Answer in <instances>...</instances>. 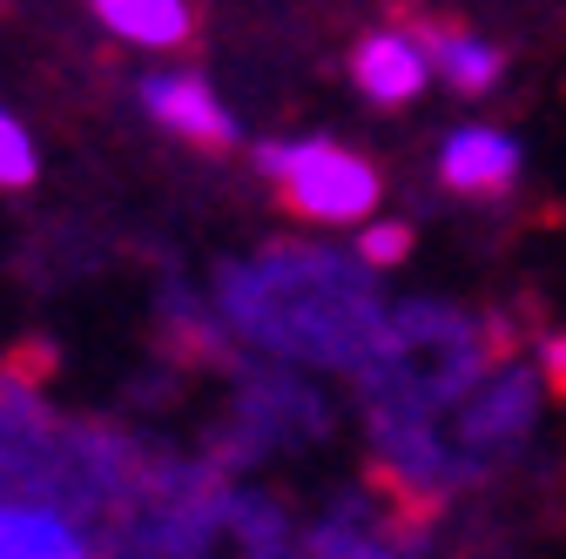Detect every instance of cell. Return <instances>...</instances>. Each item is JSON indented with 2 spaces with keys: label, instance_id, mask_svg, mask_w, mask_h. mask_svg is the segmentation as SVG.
Here are the masks:
<instances>
[{
  "label": "cell",
  "instance_id": "cell-3",
  "mask_svg": "<svg viewBox=\"0 0 566 559\" xmlns=\"http://www.w3.org/2000/svg\"><path fill=\"white\" fill-rule=\"evenodd\" d=\"M256 176L311 230H358L385 202L378 162L337 135H270V143H256Z\"/></svg>",
  "mask_w": 566,
  "mask_h": 559
},
{
  "label": "cell",
  "instance_id": "cell-7",
  "mask_svg": "<svg viewBox=\"0 0 566 559\" xmlns=\"http://www.w3.org/2000/svg\"><path fill=\"white\" fill-rule=\"evenodd\" d=\"M0 559H102V539L67 506L0 493Z\"/></svg>",
  "mask_w": 566,
  "mask_h": 559
},
{
  "label": "cell",
  "instance_id": "cell-5",
  "mask_svg": "<svg viewBox=\"0 0 566 559\" xmlns=\"http://www.w3.org/2000/svg\"><path fill=\"white\" fill-rule=\"evenodd\" d=\"M432 169H439V182H446L452 196L492 202V196L520 189V176H526V143H520L506 122H459V128L439 135Z\"/></svg>",
  "mask_w": 566,
  "mask_h": 559
},
{
  "label": "cell",
  "instance_id": "cell-1",
  "mask_svg": "<svg viewBox=\"0 0 566 559\" xmlns=\"http://www.w3.org/2000/svg\"><path fill=\"white\" fill-rule=\"evenodd\" d=\"M209 310L243 344L297 371H365L391 304L378 297V270L358 263V250L283 236L223 263L209 284Z\"/></svg>",
  "mask_w": 566,
  "mask_h": 559
},
{
  "label": "cell",
  "instance_id": "cell-4",
  "mask_svg": "<svg viewBox=\"0 0 566 559\" xmlns=\"http://www.w3.org/2000/svg\"><path fill=\"white\" fill-rule=\"evenodd\" d=\"M135 102L163 135H176L189 149H230L243 135V122L230 115V102L217 95V82H209L202 67H149V75L135 82Z\"/></svg>",
  "mask_w": 566,
  "mask_h": 559
},
{
  "label": "cell",
  "instance_id": "cell-9",
  "mask_svg": "<svg viewBox=\"0 0 566 559\" xmlns=\"http://www.w3.org/2000/svg\"><path fill=\"white\" fill-rule=\"evenodd\" d=\"M223 539L243 559H304V526L256 485H223Z\"/></svg>",
  "mask_w": 566,
  "mask_h": 559
},
{
  "label": "cell",
  "instance_id": "cell-6",
  "mask_svg": "<svg viewBox=\"0 0 566 559\" xmlns=\"http://www.w3.org/2000/svg\"><path fill=\"white\" fill-rule=\"evenodd\" d=\"M350 88H358L371 108H411L424 88H432V48H424V28H371L350 48Z\"/></svg>",
  "mask_w": 566,
  "mask_h": 559
},
{
  "label": "cell",
  "instance_id": "cell-11",
  "mask_svg": "<svg viewBox=\"0 0 566 559\" xmlns=\"http://www.w3.org/2000/svg\"><path fill=\"white\" fill-rule=\"evenodd\" d=\"M88 14L122 41V48H142V54H169L189 41L196 14L189 0H88Z\"/></svg>",
  "mask_w": 566,
  "mask_h": 559
},
{
  "label": "cell",
  "instance_id": "cell-10",
  "mask_svg": "<svg viewBox=\"0 0 566 559\" xmlns=\"http://www.w3.org/2000/svg\"><path fill=\"white\" fill-rule=\"evenodd\" d=\"M304 559H411V546H398L378 519L371 499H337L317 526H304Z\"/></svg>",
  "mask_w": 566,
  "mask_h": 559
},
{
  "label": "cell",
  "instance_id": "cell-13",
  "mask_svg": "<svg viewBox=\"0 0 566 559\" xmlns=\"http://www.w3.org/2000/svg\"><path fill=\"white\" fill-rule=\"evenodd\" d=\"M41 176V149H34V135H28V122L0 102V189H28Z\"/></svg>",
  "mask_w": 566,
  "mask_h": 559
},
{
  "label": "cell",
  "instance_id": "cell-8",
  "mask_svg": "<svg viewBox=\"0 0 566 559\" xmlns=\"http://www.w3.org/2000/svg\"><path fill=\"white\" fill-rule=\"evenodd\" d=\"M424 48H432V82L459 102H485L506 88V48L485 41L472 28H424Z\"/></svg>",
  "mask_w": 566,
  "mask_h": 559
},
{
  "label": "cell",
  "instance_id": "cell-12",
  "mask_svg": "<svg viewBox=\"0 0 566 559\" xmlns=\"http://www.w3.org/2000/svg\"><path fill=\"white\" fill-rule=\"evenodd\" d=\"M411 243H418V230H411V223H398V217H371V223H358V236H350L358 263H371L378 276H385V270H398V263L411 256Z\"/></svg>",
  "mask_w": 566,
  "mask_h": 559
},
{
  "label": "cell",
  "instance_id": "cell-2",
  "mask_svg": "<svg viewBox=\"0 0 566 559\" xmlns=\"http://www.w3.org/2000/svg\"><path fill=\"white\" fill-rule=\"evenodd\" d=\"M546 365L533 351H500L492 358V371L459 398V411L446 418V478L452 493H465V485H479L485 472L513 465L533 439H539V418H546Z\"/></svg>",
  "mask_w": 566,
  "mask_h": 559
}]
</instances>
